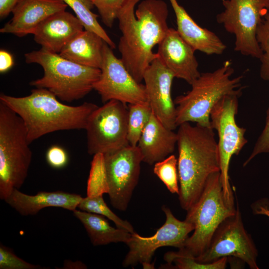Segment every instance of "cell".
<instances>
[{
    "label": "cell",
    "instance_id": "6da1fadb",
    "mask_svg": "<svg viewBox=\"0 0 269 269\" xmlns=\"http://www.w3.org/2000/svg\"><path fill=\"white\" fill-rule=\"evenodd\" d=\"M126 0L117 19L122 32L118 48L122 62L138 83L151 62L158 57L153 48L165 36L169 27L168 9L163 0Z\"/></svg>",
    "mask_w": 269,
    "mask_h": 269
},
{
    "label": "cell",
    "instance_id": "7a4b0ae2",
    "mask_svg": "<svg viewBox=\"0 0 269 269\" xmlns=\"http://www.w3.org/2000/svg\"><path fill=\"white\" fill-rule=\"evenodd\" d=\"M177 133V169L180 206L187 211L197 201L211 175L220 172L214 130L183 123Z\"/></svg>",
    "mask_w": 269,
    "mask_h": 269
},
{
    "label": "cell",
    "instance_id": "3957f363",
    "mask_svg": "<svg viewBox=\"0 0 269 269\" xmlns=\"http://www.w3.org/2000/svg\"><path fill=\"white\" fill-rule=\"evenodd\" d=\"M0 101L21 118L30 144L52 132L85 130L89 117L98 107L89 102L70 106L59 101L48 90L39 88L32 89L30 94L24 97L1 93Z\"/></svg>",
    "mask_w": 269,
    "mask_h": 269
},
{
    "label": "cell",
    "instance_id": "277c9868",
    "mask_svg": "<svg viewBox=\"0 0 269 269\" xmlns=\"http://www.w3.org/2000/svg\"><path fill=\"white\" fill-rule=\"evenodd\" d=\"M27 63H36L43 68L44 74L29 84L44 88L63 102L81 99L94 90L101 70L85 66L41 47L24 54Z\"/></svg>",
    "mask_w": 269,
    "mask_h": 269
},
{
    "label": "cell",
    "instance_id": "5b68a950",
    "mask_svg": "<svg viewBox=\"0 0 269 269\" xmlns=\"http://www.w3.org/2000/svg\"><path fill=\"white\" fill-rule=\"evenodd\" d=\"M234 72L232 63L227 60L215 71L201 73L191 84V89L174 100L177 126L193 122L211 127L210 114L215 105L224 96L243 89V76L232 78Z\"/></svg>",
    "mask_w": 269,
    "mask_h": 269
},
{
    "label": "cell",
    "instance_id": "8992f818",
    "mask_svg": "<svg viewBox=\"0 0 269 269\" xmlns=\"http://www.w3.org/2000/svg\"><path fill=\"white\" fill-rule=\"evenodd\" d=\"M236 211L235 202L227 200L225 196L220 172L214 173L197 201L187 211L185 220L192 224L194 229L178 251L199 256L207 249L221 223Z\"/></svg>",
    "mask_w": 269,
    "mask_h": 269
},
{
    "label": "cell",
    "instance_id": "52a82bcc",
    "mask_svg": "<svg viewBox=\"0 0 269 269\" xmlns=\"http://www.w3.org/2000/svg\"><path fill=\"white\" fill-rule=\"evenodd\" d=\"M27 133L21 118L0 101V199L19 189L32 160Z\"/></svg>",
    "mask_w": 269,
    "mask_h": 269
},
{
    "label": "cell",
    "instance_id": "ba28073f",
    "mask_svg": "<svg viewBox=\"0 0 269 269\" xmlns=\"http://www.w3.org/2000/svg\"><path fill=\"white\" fill-rule=\"evenodd\" d=\"M242 91L224 96L210 114L211 127L217 131L219 137L217 144L224 193L227 200L231 202H234V197L229 177L230 161L234 155L239 154L248 142L245 137L246 129L239 126L236 121L238 99Z\"/></svg>",
    "mask_w": 269,
    "mask_h": 269
},
{
    "label": "cell",
    "instance_id": "9c48e42d",
    "mask_svg": "<svg viewBox=\"0 0 269 269\" xmlns=\"http://www.w3.org/2000/svg\"><path fill=\"white\" fill-rule=\"evenodd\" d=\"M224 10L218 23L235 37V50L259 59L262 51L257 39L258 27L269 11V0H222Z\"/></svg>",
    "mask_w": 269,
    "mask_h": 269
},
{
    "label": "cell",
    "instance_id": "30bf717a",
    "mask_svg": "<svg viewBox=\"0 0 269 269\" xmlns=\"http://www.w3.org/2000/svg\"><path fill=\"white\" fill-rule=\"evenodd\" d=\"M128 117V107L119 101L110 100L96 109L85 129L88 153L106 154L129 145Z\"/></svg>",
    "mask_w": 269,
    "mask_h": 269
},
{
    "label": "cell",
    "instance_id": "8fae6325",
    "mask_svg": "<svg viewBox=\"0 0 269 269\" xmlns=\"http://www.w3.org/2000/svg\"><path fill=\"white\" fill-rule=\"evenodd\" d=\"M161 209L165 221L153 235L143 237L136 232L132 234L126 244L129 250L123 261V267L141 264L144 269H152L151 261L157 249L163 247L180 249L183 247L188 235L194 229V225L185 220L182 221L177 219L166 206H162Z\"/></svg>",
    "mask_w": 269,
    "mask_h": 269
},
{
    "label": "cell",
    "instance_id": "7c38bea8",
    "mask_svg": "<svg viewBox=\"0 0 269 269\" xmlns=\"http://www.w3.org/2000/svg\"><path fill=\"white\" fill-rule=\"evenodd\" d=\"M258 251L245 230L238 207L236 213L224 220L215 233L207 249L199 256V262L211 263L223 257H233L258 269Z\"/></svg>",
    "mask_w": 269,
    "mask_h": 269
},
{
    "label": "cell",
    "instance_id": "4fadbf2b",
    "mask_svg": "<svg viewBox=\"0 0 269 269\" xmlns=\"http://www.w3.org/2000/svg\"><path fill=\"white\" fill-rule=\"evenodd\" d=\"M112 50L104 42L101 74L94 84V90L100 95L104 103L112 100L126 104L147 102L144 85L134 78Z\"/></svg>",
    "mask_w": 269,
    "mask_h": 269
},
{
    "label": "cell",
    "instance_id": "5bb4252c",
    "mask_svg": "<svg viewBox=\"0 0 269 269\" xmlns=\"http://www.w3.org/2000/svg\"><path fill=\"white\" fill-rule=\"evenodd\" d=\"M104 157L110 203L115 209L125 211L138 183L142 155L137 145L129 144Z\"/></svg>",
    "mask_w": 269,
    "mask_h": 269
},
{
    "label": "cell",
    "instance_id": "9a60e30c",
    "mask_svg": "<svg viewBox=\"0 0 269 269\" xmlns=\"http://www.w3.org/2000/svg\"><path fill=\"white\" fill-rule=\"evenodd\" d=\"M173 73L158 57L146 69L143 77L147 102L153 114L167 128L174 130L176 107L171 97Z\"/></svg>",
    "mask_w": 269,
    "mask_h": 269
},
{
    "label": "cell",
    "instance_id": "2e32d148",
    "mask_svg": "<svg viewBox=\"0 0 269 269\" xmlns=\"http://www.w3.org/2000/svg\"><path fill=\"white\" fill-rule=\"evenodd\" d=\"M158 45V57L175 78L183 79L191 85L200 76L199 64L194 54L196 50L177 30L169 28Z\"/></svg>",
    "mask_w": 269,
    "mask_h": 269
},
{
    "label": "cell",
    "instance_id": "e0dca14e",
    "mask_svg": "<svg viewBox=\"0 0 269 269\" xmlns=\"http://www.w3.org/2000/svg\"><path fill=\"white\" fill-rule=\"evenodd\" d=\"M67 6L62 0H20L12 12L11 19L0 28V32L19 37L32 34L43 21L66 10Z\"/></svg>",
    "mask_w": 269,
    "mask_h": 269
},
{
    "label": "cell",
    "instance_id": "ac0fdd59",
    "mask_svg": "<svg viewBox=\"0 0 269 269\" xmlns=\"http://www.w3.org/2000/svg\"><path fill=\"white\" fill-rule=\"evenodd\" d=\"M84 29L77 16L65 10L56 12L43 21L32 34L34 41L42 48L59 54Z\"/></svg>",
    "mask_w": 269,
    "mask_h": 269
},
{
    "label": "cell",
    "instance_id": "d6986e66",
    "mask_svg": "<svg viewBox=\"0 0 269 269\" xmlns=\"http://www.w3.org/2000/svg\"><path fill=\"white\" fill-rule=\"evenodd\" d=\"M82 198L80 195L63 191H40L35 195H28L14 189L4 201L21 216H27L51 207L74 211Z\"/></svg>",
    "mask_w": 269,
    "mask_h": 269
},
{
    "label": "cell",
    "instance_id": "ffe728a7",
    "mask_svg": "<svg viewBox=\"0 0 269 269\" xmlns=\"http://www.w3.org/2000/svg\"><path fill=\"white\" fill-rule=\"evenodd\" d=\"M177 140V133L165 127L152 113L137 146L143 161L152 165L171 154Z\"/></svg>",
    "mask_w": 269,
    "mask_h": 269
},
{
    "label": "cell",
    "instance_id": "44dd1931",
    "mask_svg": "<svg viewBox=\"0 0 269 269\" xmlns=\"http://www.w3.org/2000/svg\"><path fill=\"white\" fill-rule=\"evenodd\" d=\"M175 13L177 30L195 50L207 55L222 54L226 45L213 32L198 25L177 0H169Z\"/></svg>",
    "mask_w": 269,
    "mask_h": 269
},
{
    "label": "cell",
    "instance_id": "7402d4cb",
    "mask_svg": "<svg viewBox=\"0 0 269 269\" xmlns=\"http://www.w3.org/2000/svg\"><path fill=\"white\" fill-rule=\"evenodd\" d=\"M104 42L97 33L84 29L74 37L59 55L80 65L100 69Z\"/></svg>",
    "mask_w": 269,
    "mask_h": 269
},
{
    "label": "cell",
    "instance_id": "603a6c76",
    "mask_svg": "<svg viewBox=\"0 0 269 269\" xmlns=\"http://www.w3.org/2000/svg\"><path fill=\"white\" fill-rule=\"evenodd\" d=\"M73 212L83 224L95 246L118 243L126 244L131 237L130 232L111 226L103 216L77 209Z\"/></svg>",
    "mask_w": 269,
    "mask_h": 269
},
{
    "label": "cell",
    "instance_id": "cb8c5ba5",
    "mask_svg": "<svg viewBox=\"0 0 269 269\" xmlns=\"http://www.w3.org/2000/svg\"><path fill=\"white\" fill-rule=\"evenodd\" d=\"M74 12L77 17L82 23L84 29L91 31L100 36L112 49L116 44L99 23L98 15L91 9L93 4L89 0H62Z\"/></svg>",
    "mask_w": 269,
    "mask_h": 269
},
{
    "label": "cell",
    "instance_id": "d4e9b609",
    "mask_svg": "<svg viewBox=\"0 0 269 269\" xmlns=\"http://www.w3.org/2000/svg\"><path fill=\"white\" fill-rule=\"evenodd\" d=\"M152 112L148 102L129 104L128 139L131 145L136 146Z\"/></svg>",
    "mask_w": 269,
    "mask_h": 269
},
{
    "label": "cell",
    "instance_id": "484cf974",
    "mask_svg": "<svg viewBox=\"0 0 269 269\" xmlns=\"http://www.w3.org/2000/svg\"><path fill=\"white\" fill-rule=\"evenodd\" d=\"M166 262L164 267L178 269H224L226 267L228 258L223 257L211 263L199 262L195 257L177 252H169L164 256Z\"/></svg>",
    "mask_w": 269,
    "mask_h": 269
},
{
    "label": "cell",
    "instance_id": "4316f807",
    "mask_svg": "<svg viewBox=\"0 0 269 269\" xmlns=\"http://www.w3.org/2000/svg\"><path fill=\"white\" fill-rule=\"evenodd\" d=\"M109 185L105 163L104 154L93 155L87 181V196L95 197L108 193Z\"/></svg>",
    "mask_w": 269,
    "mask_h": 269
},
{
    "label": "cell",
    "instance_id": "83f0119b",
    "mask_svg": "<svg viewBox=\"0 0 269 269\" xmlns=\"http://www.w3.org/2000/svg\"><path fill=\"white\" fill-rule=\"evenodd\" d=\"M77 208L83 211L103 216L113 222L116 227L131 234L135 233L129 222L120 218L110 209L105 203L103 195L83 197Z\"/></svg>",
    "mask_w": 269,
    "mask_h": 269
},
{
    "label": "cell",
    "instance_id": "f1b7e54d",
    "mask_svg": "<svg viewBox=\"0 0 269 269\" xmlns=\"http://www.w3.org/2000/svg\"><path fill=\"white\" fill-rule=\"evenodd\" d=\"M153 172L170 192L179 194L177 159L174 155L170 154L164 159L154 163Z\"/></svg>",
    "mask_w": 269,
    "mask_h": 269
},
{
    "label": "cell",
    "instance_id": "f546056e",
    "mask_svg": "<svg viewBox=\"0 0 269 269\" xmlns=\"http://www.w3.org/2000/svg\"><path fill=\"white\" fill-rule=\"evenodd\" d=\"M257 39L262 54L261 61L260 76L269 81V12L265 14L257 31Z\"/></svg>",
    "mask_w": 269,
    "mask_h": 269
},
{
    "label": "cell",
    "instance_id": "4dcf8cb0",
    "mask_svg": "<svg viewBox=\"0 0 269 269\" xmlns=\"http://www.w3.org/2000/svg\"><path fill=\"white\" fill-rule=\"evenodd\" d=\"M96 7L105 25L112 27L126 0H89Z\"/></svg>",
    "mask_w": 269,
    "mask_h": 269
},
{
    "label": "cell",
    "instance_id": "1f68e13d",
    "mask_svg": "<svg viewBox=\"0 0 269 269\" xmlns=\"http://www.w3.org/2000/svg\"><path fill=\"white\" fill-rule=\"evenodd\" d=\"M43 267L26 262L17 256L13 251L0 245V269H43Z\"/></svg>",
    "mask_w": 269,
    "mask_h": 269
},
{
    "label": "cell",
    "instance_id": "d6a6232c",
    "mask_svg": "<svg viewBox=\"0 0 269 269\" xmlns=\"http://www.w3.org/2000/svg\"><path fill=\"white\" fill-rule=\"evenodd\" d=\"M264 153H269V108L267 111L265 127L243 166L247 165L257 155Z\"/></svg>",
    "mask_w": 269,
    "mask_h": 269
},
{
    "label": "cell",
    "instance_id": "836d02e7",
    "mask_svg": "<svg viewBox=\"0 0 269 269\" xmlns=\"http://www.w3.org/2000/svg\"><path fill=\"white\" fill-rule=\"evenodd\" d=\"M46 159L50 166L58 169L66 165L68 156L66 151L62 147L53 145L47 150Z\"/></svg>",
    "mask_w": 269,
    "mask_h": 269
},
{
    "label": "cell",
    "instance_id": "e575fe53",
    "mask_svg": "<svg viewBox=\"0 0 269 269\" xmlns=\"http://www.w3.org/2000/svg\"><path fill=\"white\" fill-rule=\"evenodd\" d=\"M14 64L12 55L7 51H0V72L4 73L10 69Z\"/></svg>",
    "mask_w": 269,
    "mask_h": 269
},
{
    "label": "cell",
    "instance_id": "d590c367",
    "mask_svg": "<svg viewBox=\"0 0 269 269\" xmlns=\"http://www.w3.org/2000/svg\"><path fill=\"white\" fill-rule=\"evenodd\" d=\"M20 0H0V17L1 19L6 17Z\"/></svg>",
    "mask_w": 269,
    "mask_h": 269
},
{
    "label": "cell",
    "instance_id": "8d00e7d4",
    "mask_svg": "<svg viewBox=\"0 0 269 269\" xmlns=\"http://www.w3.org/2000/svg\"><path fill=\"white\" fill-rule=\"evenodd\" d=\"M86 265L80 261H72L70 260H65L63 265L61 269H86Z\"/></svg>",
    "mask_w": 269,
    "mask_h": 269
}]
</instances>
